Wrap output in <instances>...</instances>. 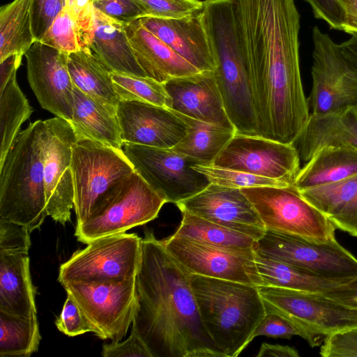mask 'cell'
Returning a JSON list of instances; mask_svg holds the SVG:
<instances>
[{
  "mask_svg": "<svg viewBox=\"0 0 357 357\" xmlns=\"http://www.w3.org/2000/svg\"><path fill=\"white\" fill-rule=\"evenodd\" d=\"M261 137L292 143L310 117L294 0H235Z\"/></svg>",
  "mask_w": 357,
  "mask_h": 357,
  "instance_id": "6da1fadb",
  "label": "cell"
},
{
  "mask_svg": "<svg viewBox=\"0 0 357 357\" xmlns=\"http://www.w3.org/2000/svg\"><path fill=\"white\" fill-rule=\"evenodd\" d=\"M190 275L162 241L146 232L132 329L153 357H225L202 323Z\"/></svg>",
  "mask_w": 357,
  "mask_h": 357,
  "instance_id": "7a4b0ae2",
  "label": "cell"
},
{
  "mask_svg": "<svg viewBox=\"0 0 357 357\" xmlns=\"http://www.w3.org/2000/svg\"><path fill=\"white\" fill-rule=\"evenodd\" d=\"M216 61L215 76L236 133L259 136L255 93L235 0H204L201 10Z\"/></svg>",
  "mask_w": 357,
  "mask_h": 357,
  "instance_id": "3957f363",
  "label": "cell"
},
{
  "mask_svg": "<svg viewBox=\"0 0 357 357\" xmlns=\"http://www.w3.org/2000/svg\"><path fill=\"white\" fill-rule=\"evenodd\" d=\"M190 278L211 339L225 357L238 356L266 314L258 286L191 273Z\"/></svg>",
  "mask_w": 357,
  "mask_h": 357,
  "instance_id": "277c9868",
  "label": "cell"
},
{
  "mask_svg": "<svg viewBox=\"0 0 357 357\" xmlns=\"http://www.w3.org/2000/svg\"><path fill=\"white\" fill-rule=\"evenodd\" d=\"M43 121L20 131L0 164V219L23 225L31 231L47 215L40 129Z\"/></svg>",
  "mask_w": 357,
  "mask_h": 357,
  "instance_id": "5b68a950",
  "label": "cell"
},
{
  "mask_svg": "<svg viewBox=\"0 0 357 357\" xmlns=\"http://www.w3.org/2000/svg\"><path fill=\"white\" fill-rule=\"evenodd\" d=\"M166 203L136 172L126 176L99 200L75 235L83 243L126 232L158 215Z\"/></svg>",
  "mask_w": 357,
  "mask_h": 357,
  "instance_id": "8992f818",
  "label": "cell"
},
{
  "mask_svg": "<svg viewBox=\"0 0 357 357\" xmlns=\"http://www.w3.org/2000/svg\"><path fill=\"white\" fill-rule=\"evenodd\" d=\"M256 255L284 263L321 277L347 282L357 277V258L335 239L319 242L266 230L254 244Z\"/></svg>",
  "mask_w": 357,
  "mask_h": 357,
  "instance_id": "52a82bcc",
  "label": "cell"
},
{
  "mask_svg": "<svg viewBox=\"0 0 357 357\" xmlns=\"http://www.w3.org/2000/svg\"><path fill=\"white\" fill-rule=\"evenodd\" d=\"M72 170L76 225L110 188L135 171L123 150L85 138H77L73 146Z\"/></svg>",
  "mask_w": 357,
  "mask_h": 357,
  "instance_id": "ba28073f",
  "label": "cell"
},
{
  "mask_svg": "<svg viewBox=\"0 0 357 357\" xmlns=\"http://www.w3.org/2000/svg\"><path fill=\"white\" fill-rule=\"evenodd\" d=\"M266 229L325 242L335 239L330 219L307 202L294 186L241 188Z\"/></svg>",
  "mask_w": 357,
  "mask_h": 357,
  "instance_id": "9c48e42d",
  "label": "cell"
},
{
  "mask_svg": "<svg viewBox=\"0 0 357 357\" xmlns=\"http://www.w3.org/2000/svg\"><path fill=\"white\" fill-rule=\"evenodd\" d=\"M312 33V86L307 99L310 114L323 115L357 107V66L319 27L314 26Z\"/></svg>",
  "mask_w": 357,
  "mask_h": 357,
  "instance_id": "30bf717a",
  "label": "cell"
},
{
  "mask_svg": "<svg viewBox=\"0 0 357 357\" xmlns=\"http://www.w3.org/2000/svg\"><path fill=\"white\" fill-rule=\"evenodd\" d=\"M61 284L98 328L101 339L118 342L125 337L134 317L135 277Z\"/></svg>",
  "mask_w": 357,
  "mask_h": 357,
  "instance_id": "8fae6325",
  "label": "cell"
},
{
  "mask_svg": "<svg viewBox=\"0 0 357 357\" xmlns=\"http://www.w3.org/2000/svg\"><path fill=\"white\" fill-rule=\"evenodd\" d=\"M123 151L135 171L166 203L176 204L210 184L204 174L193 168L199 162L172 148L124 144Z\"/></svg>",
  "mask_w": 357,
  "mask_h": 357,
  "instance_id": "7c38bea8",
  "label": "cell"
},
{
  "mask_svg": "<svg viewBox=\"0 0 357 357\" xmlns=\"http://www.w3.org/2000/svg\"><path fill=\"white\" fill-rule=\"evenodd\" d=\"M77 139L71 124L56 116L43 121V151L46 211L54 221L65 225L74 206L73 146Z\"/></svg>",
  "mask_w": 357,
  "mask_h": 357,
  "instance_id": "4fadbf2b",
  "label": "cell"
},
{
  "mask_svg": "<svg viewBox=\"0 0 357 357\" xmlns=\"http://www.w3.org/2000/svg\"><path fill=\"white\" fill-rule=\"evenodd\" d=\"M266 313L280 314L327 335L357 328V307L323 293L258 286Z\"/></svg>",
  "mask_w": 357,
  "mask_h": 357,
  "instance_id": "5bb4252c",
  "label": "cell"
},
{
  "mask_svg": "<svg viewBox=\"0 0 357 357\" xmlns=\"http://www.w3.org/2000/svg\"><path fill=\"white\" fill-rule=\"evenodd\" d=\"M142 238L126 232L96 239L60 266L58 280H96L136 277Z\"/></svg>",
  "mask_w": 357,
  "mask_h": 357,
  "instance_id": "9a60e30c",
  "label": "cell"
},
{
  "mask_svg": "<svg viewBox=\"0 0 357 357\" xmlns=\"http://www.w3.org/2000/svg\"><path fill=\"white\" fill-rule=\"evenodd\" d=\"M212 165L293 185L301 169V158L291 143L236 133Z\"/></svg>",
  "mask_w": 357,
  "mask_h": 357,
  "instance_id": "2e32d148",
  "label": "cell"
},
{
  "mask_svg": "<svg viewBox=\"0 0 357 357\" xmlns=\"http://www.w3.org/2000/svg\"><path fill=\"white\" fill-rule=\"evenodd\" d=\"M68 54L35 41L24 56L27 79L40 106L70 123L74 86L68 67Z\"/></svg>",
  "mask_w": 357,
  "mask_h": 357,
  "instance_id": "e0dca14e",
  "label": "cell"
},
{
  "mask_svg": "<svg viewBox=\"0 0 357 357\" xmlns=\"http://www.w3.org/2000/svg\"><path fill=\"white\" fill-rule=\"evenodd\" d=\"M162 241L167 252L191 274L262 285L255 257L174 235Z\"/></svg>",
  "mask_w": 357,
  "mask_h": 357,
  "instance_id": "ac0fdd59",
  "label": "cell"
},
{
  "mask_svg": "<svg viewBox=\"0 0 357 357\" xmlns=\"http://www.w3.org/2000/svg\"><path fill=\"white\" fill-rule=\"evenodd\" d=\"M176 206L181 211L189 212L255 241L261 238L266 231L254 206L239 188L210 183Z\"/></svg>",
  "mask_w": 357,
  "mask_h": 357,
  "instance_id": "d6986e66",
  "label": "cell"
},
{
  "mask_svg": "<svg viewBox=\"0 0 357 357\" xmlns=\"http://www.w3.org/2000/svg\"><path fill=\"white\" fill-rule=\"evenodd\" d=\"M116 116L123 144L170 149L187 132L186 123L174 110L147 102L120 100Z\"/></svg>",
  "mask_w": 357,
  "mask_h": 357,
  "instance_id": "ffe728a7",
  "label": "cell"
},
{
  "mask_svg": "<svg viewBox=\"0 0 357 357\" xmlns=\"http://www.w3.org/2000/svg\"><path fill=\"white\" fill-rule=\"evenodd\" d=\"M201 10L179 18L143 17L140 24L199 71H214L216 61Z\"/></svg>",
  "mask_w": 357,
  "mask_h": 357,
  "instance_id": "44dd1931",
  "label": "cell"
},
{
  "mask_svg": "<svg viewBox=\"0 0 357 357\" xmlns=\"http://www.w3.org/2000/svg\"><path fill=\"white\" fill-rule=\"evenodd\" d=\"M174 111L190 118L234 129L216 82L214 71L175 77L164 83Z\"/></svg>",
  "mask_w": 357,
  "mask_h": 357,
  "instance_id": "7402d4cb",
  "label": "cell"
},
{
  "mask_svg": "<svg viewBox=\"0 0 357 357\" xmlns=\"http://www.w3.org/2000/svg\"><path fill=\"white\" fill-rule=\"evenodd\" d=\"M134 56L146 77L159 82L199 72L160 38L144 28L139 19L124 24Z\"/></svg>",
  "mask_w": 357,
  "mask_h": 357,
  "instance_id": "603a6c76",
  "label": "cell"
},
{
  "mask_svg": "<svg viewBox=\"0 0 357 357\" xmlns=\"http://www.w3.org/2000/svg\"><path fill=\"white\" fill-rule=\"evenodd\" d=\"M292 144L301 160L305 162L324 146H346L357 150V107H348L323 115L310 114Z\"/></svg>",
  "mask_w": 357,
  "mask_h": 357,
  "instance_id": "cb8c5ba5",
  "label": "cell"
},
{
  "mask_svg": "<svg viewBox=\"0 0 357 357\" xmlns=\"http://www.w3.org/2000/svg\"><path fill=\"white\" fill-rule=\"evenodd\" d=\"M91 50L112 72L146 76L131 48L124 24L94 8Z\"/></svg>",
  "mask_w": 357,
  "mask_h": 357,
  "instance_id": "d4e9b609",
  "label": "cell"
},
{
  "mask_svg": "<svg viewBox=\"0 0 357 357\" xmlns=\"http://www.w3.org/2000/svg\"><path fill=\"white\" fill-rule=\"evenodd\" d=\"M0 311L22 317L36 315L29 254L0 256Z\"/></svg>",
  "mask_w": 357,
  "mask_h": 357,
  "instance_id": "484cf974",
  "label": "cell"
},
{
  "mask_svg": "<svg viewBox=\"0 0 357 357\" xmlns=\"http://www.w3.org/2000/svg\"><path fill=\"white\" fill-rule=\"evenodd\" d=\"M71 124L77 138L89 139L123 150V143L116 114L73 87Z\"/></svg>",
  "mask_w": 357,
  "mask_h": 357,
  "instance_id": "4316f807",
  "label": "cell"
},
{
  "mask_svg": "<svg viewBox=\"0 0 357 357\" xmlns=\"http://www.w3.org/2000/svg\"><path fill=\"white\" fill-rule=\"evenodd\" d=\"M357 174V150L324 146L301 168L293 185L300 192Z\"/></svg>",
  "mask_w": 357,
  "mask_h": 357,
  "instance_id": "83f0119b",
  "label": "cell"
},
{
  "mask_svg": "<svg viewBox=\"0 0 357 357\" xmlns=\"http://www.w3.org/2000/svg\"><path fill=\"white\" fill-rule=\"evenodd\" d=\"M68 67L74 86L116 114L120 100L115 91L112 71L91 49L69 54Z\"/></svg>",
  "mask_w": 357,
  "mask_h": 357,
  "instance_id": "f1b7e54d",
  "label": "cell"
},
{
  "mask_svg": "<svg viewBox=\"0 0 357 357\" xmlns=\"http://www.w3.org/2000/svg\"><path fill=\"white\" fill-rule=\"evenodd\" d=\"M175 113L186 123L187 132L185 137L172 149L200 165H212L236 134L234 129Z\"/></svg>",
  "mask_w": 357,
  "mask_h": 357,
  "instance_id": "f546056e",
  "label": "cell"
},
{
  "mask_svg": "<svg viewBox=\"0 0 357 357\" xmlns=\"http://www.w3.org/2000/svg\"><path fill=\"white\" fill-rule=\"evenodd\" d=\"M183 218L174 236L190 238L211 246L255 257L251 237L208 221L187 211H181Z\"/></svg>",
  "mask_w": 357,
  "mask_h": 357,
  "instance_id": "4dcf8cb0",
  "label": "cell"
},
{
  "mask_svg": "<svg viewBox=\"0 0 357 357\" xmlns=\"http://www.w3.org/2000/svg\"><path fill=\"white\" fill-rule=\"evenodd\" d=\"M33 0H13L0 8V61L12 54L24 56L35 42L31 6Z\"/></svg>",
  "mask_w": 357,
  "mask_h": 357,
  "instance_id": "1f68e13d",
  "label": "cell"
},
{
  "mask_svg": "<svg viewBox=\"0 0 357 357\" xmlns=\"http://www.w3.org/2000/svg\"><path fill=\"white\" fill-rule=\"evenodd\" d=\"M255 261L264 286L324 293L344 284L256 255Z\"/></svg>",
  "mask_w": 357,
  "mask_h": 357,
  "instance_id": "d6a6232c",
  "label": "cell"
},
{
  "mask_svg": "<svg viewBox=\"0 0 357 357\" xmlns=\"http://www.w3.org/2000/svg\"><path fill=\"white\" fill-rule=\"evenodd\" d=\"M33 109L17 82V71L0 87V164Z\"/></svg>",
  "mask_w": 357,
  "mask_h": 357,
  "instance_id": "836d02e7",
  "label": "cell"
},
{
  "mask_svg": "<svg viewBox=\"0 0 357 357\" xmlns=\"http://www.w3.org/2000/svg\"><path fill=\"white\" fill-rule=\"evenodd\" d=\"M41 337L36 315L22 317L0 311V356H30Z\"/></svg>",
  "mask_w": 357,
  "mask_h": 357,
  "instance_id": "e575fe53",
  "label": "cell"
},
{
  "mask_svg": "<svg viewBox=\"0 0 357 357\" xmlns=\"http://www.w3.org/2000/svg\"><path fill=\"white\" fill-rule=\"evenodd\" d=\"M115 91L120 100H136L171 109L172 99L164 83L151 77L112 72Z\"/></svg>",
  "mask_w": 357,
  "mask_h": 357,
  "instance_id": "d590c367",
  "label": "cell"
},
{
  "mask_svg": "<svg viewBox=\"0 0 357 357\" xmlns=\"http://www.w3.org/2000/svg\"><path fill=\"white\" fill-rule=\"evenodd\" d=\"M299 192L307 202L329 218L341 211L357 193V174Z\"/></svg>",
  "mask_w": 357,
  "mask_h": 357,
  "instance_id": "8d00e7d4",
  "label": "cell"
},
{
  "mask_svg": "<svg viewBox=\"0 0 357 357\" xmlns=\"http://www.w3.org/2000/svg\"><path fill=\"white\" fill-rule=\"evenodd\" d=\"M257 336L285 339L299 336L312 347L320 346L325 338L304 324L273 313H266L254 331L252 340Z\"/></svg>",
  "mask_w": 357,
  "mask_h": 357,
  "instance_id": "74e56055",
  "label": "cell"
},
{
  "mask_svg": "<svg viewBox=\"0 0 357 357\" xmlns=\"http://www.w3.org/2000/svg\"><path fill=\"white\" fill-rule=\"evenodd\" d=\"M40 42L67 54L87 50L68 5L58 15Z\"/></svg>",
  "mask_w": 357,
  "mask_h": 357,
  "instance_id": "f35d334b",
  "label": "cell"
},
{
  "mask_svg": "<svg viewBox=\"0 0 357 357\" xmlns=\"http://www.w3.org/2000/svg\"><path fill=\"white\" fill-rule=\"evenodd\" d=\"M193 168L204 174L210 183L229 188L241 189L261 186H290L280 181L213 165H196Z\"/></svg>",
  "mask_w": 357,
  "mask_h": 357,
  "instance_id": "ab89813d",
  "label": "cell"
},
{
  "mask_svg": "<svg viewBox=\"0 0 357 357\" xmlns=\"http://www.w3.org/2000/svg\"><path fill=\"white\" fill-rule=\"evenodd\" d=\"M57 329L65 335L74 337L92 332L100 338V333L83 312L79 305L69 294L59 317L55 321Z\"/></svg>",
  "mask_w": 357,
  "mask_h": 357,
  "instance_id": "60d3db41",
  "label": "cell"
},
{
  "mask_svg": "<svg viewBox=\"0 0 357 357\" xmlns=\"http://www.w3.org/2000/svg\"><path fill=\"white\" fill-rule=\"evenodd\" d=\"M145 17L179 18L202 10L200 0H137Z\"/></svg>",
  "mask_w": 357,
  "mask_h": 357,
  "instance_id": "b9f144b4",
  "label": "cell"
},
{
  "mask_svg": "<svg viewBox=\"0 0 357 357\" xmlns=\"http://www.w3.org/2000/svg\"><path fill=\"white\" fill-rule=\"evenodd\" d=\"M31 232L23 225L0 219V256L29 254Z\"/></svg>",
  "mask_w": 357,
  "mask_h": 357,
  "instance_id": "7bdbcfd3",
  "label": "cell"
},
{
  "mask_svg": "<svg viewBox=\"0 0 357 357\" xmlns=\"http://www.w3.org/2000/svg\"><path fill=\"white\" fill-rule=\"evenodd\" d=\"M68 0H33L31 6V28L35 41H40Z\"/></svg>",
  "mask_w": 357,
  "mask_h": 357,
  "instance_id": "ee69618b",
  "label": "cell"
},
{
  "mask_svg": "<svg viewBox=\"0 0 357 357\" xmlns=\"http://www.w3.org/2000/svg\"><path fill=\"white\" fill-rule=\"evenodd\" d=\"M94 8L123 24L145 17L137 0H93Z\"/></svg>",
  "mask_w": 357,
  "mask_h": 357,
  "instance_id": "f6af8a7d",
  "label": "cell"
},
{
  "mask_svg": "<svg viewBox=\"0 0 357 357\" xmlns=\"http://www.w3.org/2000/svg\"><path fill=\"white\" fill-rule=\"evenodd\" d=\"M319 354L322 357H357V328L326 336Z\"/></svg>",
  "mask_w": 357,
  "mask_h": 357,
  "instance_id": "bcb514c9",
  "label": "cell"
},
{
  "mask_svg": "<svg viewBox=\"0 0 357 357\" xmlns=\"http://www.w3.org/2000/svg\"><path fill=\"white\" fill-rule=\"evenodd\" d=\"M101 355L103 357H153L146 344L132 329L127 340L104 344Z\"/></svg>",
  "mask_w": 357,
  "mask_h": 357,
  "instance_id": "7dc6e473",
  "label": "cell"
},
{
  "mask_svg": "<svg viewBox=\"0 0 357 357\" xmlns=\"http://www.w3.org/2000/svg\"><path fill=\"white\" fill-rule=\"evenodd\" d=\"M311 7L314 17L325 21L331 29L343 30L341 10L336 0H303Z\"/></svg>",
  "mask_w": 357,
  "mask_h": 357,
  "instance_id": "c3c4849f",
  "label": "cell"
},
{
  "mask_svg": "<svg viewBox=\"0 0 357 357\" xmlns=\"http://www.w3.org/2000/svg\"><path fill=\"white\" fill-rule=\"evenodd\" d=\"M329 219L336 229L357 237V193L341 211Z\"/></svg>",
  "mask_w": 357,
  "mask_h": 357,
  "instance_id": "681fc988",
  "label": "cell"
},
{
  "mask_svg": "<svg viewBox=\"0 0 357 357\" xmlns=\"http://www.w3.org/2000/svg\"><path fill=\"white\" fill-rule=\"evenodd\" d=\"M323 294L338 301L357 307V277Z\"/></svg>",
  "mask_w": 357,
  "mask_h": 357,
  "instance_id": "f907efd6",
  "label": "cell"
},
{
  "mask_svg": "<svg viewBox=\"0 0 357 357\" xmlns=\"http://www.w3.org/2000/svg\"><path fill=\"white\" fill-rule=\"evenodd\" d=\"M341 10L344 31L357 33V0H336Z\"/></svg>",
  "mask_w": 357,
  "mask_h": 357,
  "instance_id": "816d5d0a",
  "label": "cell"
},
{
  "mask_svg": "<svg viewBox=\"0 0 357 357\" xmlns=\"http://www.w3.org/2000/svg\"><path fill=\"white\" fill-rule=\"evenodd\" d=\"M298 357V351L294 347L280 344L262 343L257 357Z\"/></svg>",
  "mask_w": 357,
  "mask_h": 357,
  "instance_id": "f5cc1de1",
  "label": "cell"
},
{
  "mask_svg": "<svg viewBox=\"0 0 357 357\" xmlns=\"http://www.w3.org/2000/svg\"><path fill=\"white\" fill-rule=\"evenodd\" d=\"M343 54L357 66V33L340 45Z\"/></svg>",
  "mask_w": 357,
  "mask_h": 357,
  "instance_id": "db71d44e",
  "label": "cell"
}]
</instances>
